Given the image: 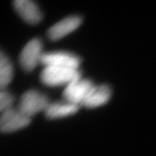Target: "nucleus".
Instances as JSON below:
<instances>
[{
    "instance_id": "nucleus-1",
    "label": "nucleus",
    "mask_w": 156,
    "mask_h": 156,
    "mask_svg": "<svg viewBox=\"0 0 156 156\" xmlns=\"http://www.w3.org/2000/svg\"><path fill=\"white\" fill-rule=\"evenodd\" d=\"M80 77L81 73L79 69L58 66H46L40 75L41 83L50 87L67 85Z\"/></svg>"
},
{
    "instance_id": "nucleus-2",
    "label": "nucleus",
    "mask_w": 156,
    "mask_h": 156,
    "mask_svg": "<svg viewBox=\"0 0 156 156\" xmlns=\"http://www.w3.org/2000/svg\"><path fill=\"white\" fill-rule=\"evenodd\" d=\"M48 96L44 93L29 90L22 95L17 108L29 117H32L41 112H45L50 104Z\"/></svg>"
},
{
    "instance_id": "nucleus-3",
    "label": "nucleus",
    "mask_w": 156,
    "mask_h": 156,
    "mask_svg": "<svg viewBox=\"0 0 156 156\" xmlns=\"http://www.w3.org/2000/svg\"><path fill=\"white\" fill-rule=\"evenodd\" d=\"M43 52V44L41 39L35 38L28 42L20 54V65L25 71L31 72L40 64Z\"/></svg>"
},
{
    "instance_id": "nucleus-4",
    "label": "nucleus",
    "mask_w": 156,
    "mask_h": 156,
    "mask_svg": "<svg viewBox=\"0 0 156 156\" xmlns=\"http://www.w3.org/2000/svg\"><path fill=\"white\" fill-rule=\"evenodd\" d=\"M94 86L95 85L90 80L83 79L82 77L75 80L68 84L64 90V101L77 106L82 105Z\"/></svg>"
},
{
    "instance_id": "nucleus-5",
    "label": "nucleus",
    "mask_w": 156,
    "mask_h": 156,
    "mask_svg": "<svg viewBox=\"0 0 156 156\" xmlns=\"http://www.w3.org/2000/svg\"><path fill=\"white\" fill-rule=\"evenodd\" d=\"M31 118L23 114L18 108H11L2 113L0 130L2 133L16 132L29 125Z\"/></svg>"
},
{
    "instance_id": "nucleus-6",
    "label": "nucleus",
    "mask_w": 156,
    "mask_h": 156,
    "mask_svg": "<svg viewBox=\"0 0 156 156\" xmlns=\"http://www.w3.org/2000/svg\"><path fill=\"white\" fill-rule=\"evenodd\" d=\"M81 59L75 54L67 51H51L42 54L40 64L46 66H58L77 69Z\"/></svg>"
},
{
    "instance_id": "nucleus-7",
    "label": "nucleus",
    "mask_w": 156,
    "mask_h": 156,
    "mask_svg": "<svg viewBox=\"0 0 156 156\" xmlns=\"http://www.w3.org/2000/svg\"><path fill=\"white\" fill-rule=\"evenodd\" d=\"M82 22V17L77 15L65 17L48 29L47 31L48 38L52 41L59 40L79 28Z\"/></svg>"
},
{
    "instance_id": "nucleus-8",
    "label": "nucleus",
    "mask_w": 156,
    "mask_h": 156,
    "mask_svg": "<svg viewBox=\"0 0 156 156\" xmlns=\"http://www.w3.org/2000/svg\"><path fill=\"white\" fill-rule=\"evenodd\" d=\"M13 6L20 16L29 24L36 25L41 21L42 12L34 2L31 0H15L13 2Z\"/></svg>"
},
{
    "instance_id": "nucleus-9",
    "label": "nucleus",
    "mask_w": 156,
    "mask_h": 156,
    "mask_svg": "<svg viewBox=\"0 0 156 156\" xmlns=\"http://www.w3.org/2000/svg\"><path fill=\"white\" fill-rule=\"evenodd\" d=\"M112 90L111 87L106 84L95 85L81 106L85 108H93L106 104L111 99Z\"/></svg>"
},
{
    "instance_id": "nucleus-10",
    "label": "nucleus",
    "mask_w": 156,
    "mask_h": 156,
    "mask_svg": "<svg viewBox=\"0 0 156 156\" xmlns=\"http://www.w3.org/2000/svg\"><path fill=\"white\" fill-rule=\"evenodd\" d=\"M79 110V106L67 101H56L51 103L44 112L45 116L48 119L63 118L75 114Z\"/></svg>"
},
{
    "instance_id": "nucleus-11",
    "label": "nucleus",
    "mask_w": 156,
    "mask_h": 156,
    "mask_svg": "<svg viewBox=\"0 0 156 156\" xmlns=\"http://www.w3.org/2000/svg\"><path fill=\"white\" fill-rule=\"evenodd\" d=\"M13 77V65L8 56L0 52V89H6Z\"/></svg>"
},
{
    "instance_id": "nucleus-12",
    "label": "nucleus",
    "mask_w": 156,
    "mask_h": 156,
    "mask_svg": "<svg viewBox=\"0 0 156 156\" xmlns=\"http://www.w3.org/2000/svg\"><path fill=\"white\" fill-rule=\"evenodd\" d=\"M15 102V97L6 89L0 91V112L3 113L9 109L12 108Z\"/></svg>"
}]
</instances>
